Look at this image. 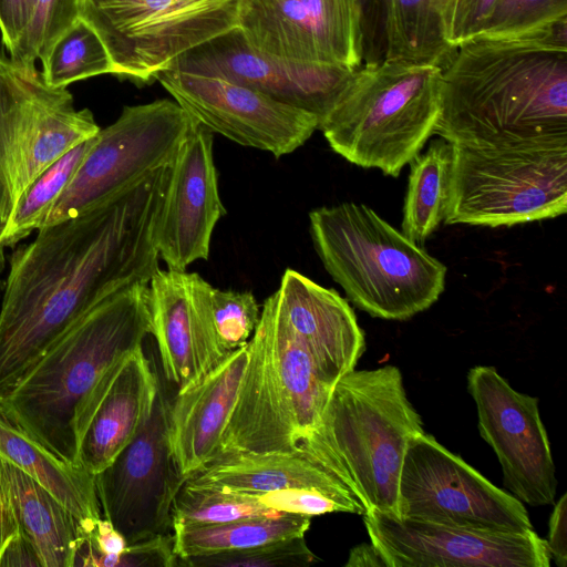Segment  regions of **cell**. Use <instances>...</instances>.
Segmentation results:
<instances>
[{"mask_svg":"<svg viewBox=\"0 0 567 567\" xmlns=\"http://www.w3.org/2000/svg\"><path fill=\"white\" fill-rule=\"evenodd\" d=\"M169 165L40 228L13 251L0 309V396L91 308L150 284L159 269L155 230Z\"/></svg>","mask_w":567,"mask_h":567,"instance_id":"obj_1","label":"cell"},{"mask_svg":"<svg viewBox=\"0 0 567 567\" xmlns=\"http://www.w3.org/2000/svg\"><path fill=\"white\" fill-rule=\"evenodd\" d=\"M433 134L466 147L567 145V18L455 48Z\"/></svg>","mask_w":567,"mask_h":567,"instance_id":"obj_2","label":"cell"},{"mask_svg":"<svg viewBox=\"0 0 567 567\" xmlns=\"http://www.w3.org/2000/svg\"><path fill=\"white\" fill-rule=\"evenodd\" d=\"M152 332L148 284L104 298L0 396V412L59 458L78 464L75 420L101 381Z\"/></svg>","mask_w":567,"mask_h":567,"instance_id":"obj_3","label":"cell"},{"mask_svg":"<svg viewBox=\"0 0 567 567\" xmlns=\"http://www.w3.org/2000/svg\"><path fill=\"white\" fill-rule=\"evenodd\" d=\"M423 432L401 371L386 364L341 377L320 423L297 449L343 483L365 513L399 516L403 458L410 441Z\"/></svg>","mask_w":567,"mask_h":567,"instance_id":"obj_4","label":"cell"},{"mask_svg":"<svg viewBox=\"0 0 567 567\" xmlns=\"http://www.w3.org/2000/svg\"><path fill=\"white\" fill-rule=\"evenodd\" d=\"M309 223L326 270L370 316L406 320L444 291L446 267L367 205L320 207Z\"/></svg>","mask_w":567,"mask_h":567,"instance_id":"obj_5","label":"cell"},{"mask_svg":"<svg viewBox=\"0 0 567 567\" xmlns=\"http://www.w3.org/2000/svg\"><path fill=\"white\" fill-rule=\"evenodd\" d=\"M441 72L437 64L389 59L360 66L318 130L348 162L396 177L433 135Z\"/></svg>","mask_w":567,"mask_h":567,"instance_id":"obj_6","label":"cell"},{"mask_svg":"<svg viewBox=\"0 0 567 567\" xmlns=\"http://www.w3.org/2000/svg\"><path fill=\"white\" fill-rule=\"evenodd\" d=\"M454 146L445 225L511 227L567 210V145Z\"/></svg>","mask_w":567,"mask_h":567,"instance_id":"obj_7","label":"cell"},{"mask_svg":"<svg viewBox=\"0 0 567 567\" xmlns=\"http://www.w3.org/2000/svg\"><path fill=\"white\" fill-rule=\"evenodd\" d=\"M239 0H80L120 79L147 84L189 50L238 25Z\"/></svg>","mask_w":567,"mask_h":567,"instance_id":"obj_8","label":"cell"},{"mask_svg":"<svg viewBox=\"0 0 567 567\" xmlns=\"http://www.w3.org/2000/svg\"><path fill=\"white\" fill-rule=\"evenodd\" d=\"M100 128L89 109H75L65 87L47 85L41 72L0 49V234L25 188Z\"/></svg>","mask_w":567,"mask_h":567,"instance_id":"obj_9","label":"cell"},{"mask_svg":"<svg viewBox=\"0 0 567 567\" xmlns=\"http://www.w3.org/2000/svg\"><path fill=\"white\" fill-rule=\"evenodd\" d=\"M194 122L174 100L124 106L115 122L100 128L95 143L51 206L42 227L72 218L169 165Z\"/></svg>","mask_w":567,"mask_h":567,"instance_id":"obj_10","label":"cell"},{"mask_svg":"<svg viewBox=\"0 0 567 567\" xmlns=\"http://www.w3.org/2000/svg\"><path fill=\"white\" fill-rule=\"evenodd\" d=\"M401 518L501 532L533 530L523 503L425 432L406 449L398 489Z\"/></svg>","mask_w":567,"mask_h":567,"instance_id":"obj_11","label":"cell"},{"mask_svg":"<svg viewBox=\"0 0 567 567\" xmlns=\"http://www.w3.org/2000/svg\"><path fill=\"white\" fill-rule=\"evenodd\" d=\"M169 403L159 384L147 422L114 461L95 474L102 516L128 544L173 532L174 499L187 478L169 445Z\"/></svg>","mask_w":567,"mask_h":567,"instance_id":"obj_12","label":"cell"},{"mask_svg":"<svg viewBox=\"0 0 567 567\" xmlns=\"http://www.w3.org/2000/svg\"><path fill=\"white\" fill-rule=\"evenodd\" d=\"M363 516L370 543L385 567H549L536 532L461 527L371 511Z\"/></svg>","mask_w":567,"mask_h":567,"instance_id":"obj_13","label":"cell"},{"mask_svg":"<svg viewBox=\"0 0 567 567\" xmlns=\"http://www.w3.org/2000/svg\"><path fill=\"white\" fill-rule=\"evenodd\" d=\"M156 80L209 132L275 157L298 150L319 127L313 113L221 78L167 70Z\"/></svg>","mask_w":567,"mask_h":567,"instance_id":"obj_14","label":"cell"},{"mask_svg":"<svg viewBox=\"0 0 567 567\" xmlns=\"http://www.w3.org/2000/svg\"><path fill=\"white\" fill-rule=\"evenodd\" d=\"M467 390L480 435L499 461L504 487L527 505L554 504L557 478L538 399L513 389L491 365L468 371Z\"/></svg>","mask_w":567,"mask_h":567,"instance_id":"obj_15","label":"cell"},{"mask_svg":"<svg viewBox=\"0 0 567 567\" xmlns=\"http://www.w3.org/2000/svg\"><path fill=\"white\" fill-rule=\"evenodd\" d=\"M237 27L252 48L275 58L361 66L359 0H239Z\"/></svg>","mask_w":567,"mask_h":567,"instance_id":"obj_16","label":"cell"},{"mask_svg":"<svg viewBox=\"0 0 567 567\" xmlns=\"http://www.w3.org/2000/svg\"><path fill=\"white\" fill-rule=\"evenodd\" d=\"M169 70L221 78L255 89L313 113L320 122L354 71L300 64L265 54L245 40L238 27L184 53Z\"/></svg>","mask_w":567,"mask_h":567,"instance_id":"obj_17","label":"cell"},{"mask_svg":"<svg viewBox=\"0 0 567 567\" xmlns=\"http://www.w3.org/2000/svg\"><path fill=\"white\" fill-rule=\"evenodd\" d=\"M225 214L213 133L195 121L169 165L156 223V247L167 269L184 271L206 260L214 228Z\"/></svg>","mask_w":567,"mask_h":567,"instance_id":"obj_18","label":"cell"},{"mask_svg":"<svg viewBox=\"0 0 567 567\" xmlns=\"http://www.w3.org/2000/svg\"><path fill=\"white\" fill-rule=\"evenodd\" d=\"M159 384L142 347L124 358L78 414V464L94 475L109 466L150 419Z\"/></svg>","mask_w":567,"mask_h":567,"instance_id":"obj_19","label":"cell"},{"mask_svg":"<svg viewBox=\"0 0 567 567\" xmlns=\"http://www.w3.org/2000/svg\"><path fill=\"white\" fill-rule=\"evenodd\" d=\"M271 297L326 384L333 388L354 370L365 350V338L348 300L290 268Z\"/></svg>","mask_w":567,"mask_h":567,"instance_id":"obj_20","label":"cell"},{"mask_svg":"<svg viewBox=\"0 0 567 567\" xmlns=\"http://www.w3.org/2000/svg\"><path fill=\"white\" fill-rule=\"evenodd\" d=\"M248 346V363L215 457L297 450L299 439L287 395L259 321Z\"/></svg>","mask_w":567,"mask_h":567,"instance_id":"obj_21","label":"cell"},{"mask_svg":"<svg viewBox=\"0 0 567 567\" xmlns=\"http://www.w3.org/2000/svg\"><path fill=\"white\" fill-rule=\"evenodd\" d=\"M248 359L247 342L169 403V445L186 478L217 455Z\"/></svg>","mask_w":567,"mask_h":567,"instance_id":"obj_22","label":"cell"},{"mask_svg":"<svg viewBox=\"0 0 567 567\" xmlns=\"http://www.w3.org/2000/svg\"><path fill=\"white\" fill-rule=\"evenodd\" d=\"M195 272L158 269L148 284L152 332L164 373L182 392L217 367L218 359L197 308Z\"/></svg>","mask_w":567,"mask_h":567,"instance_id":"obj_23","label":"cell"},{"mask_svg":"<svg viewBox=\"0 0 567 567\" xmlns=\"http://www.w3.org/2000/svg\"><path fill=\"white\" fill-rule=\"evenodd\" d=\"M185 483L245 494L303 488L357 499L343 483L300 449L219 455Z\"/></svg>","mask_w":567,"mask_h":567,"instance_id":"obj_24","label":"cell"},{"mask_svg":"<svg viewBox=\"0 0 567 567\" xmlns=\"http://www.w3.org/2000/svg\"><path fill=\"white\" fill-rule=\"evenodd\" d=\"M0 475L19 529L31 542L42 567H74L80 522L51 493L0 456Z\"/></svg>","mask_w":567,"mask_h":567,"instance_id":"obj_25","label":"cell"},{"mask_svg":"<svg viewBox=\"0 0 567 567\" xmlns=\"http://www.w3.org/2000/svg\"><path fill=\"white\" fill-rule=\"evenodd\" d=\"M0 456L38 482L80 523L102 517L95 475L59 458L1 412Z\"/></svg>","mask_w":567,"mask_h":567,"instance_id":"obj_26","label":"cell"},{"mask_svg":"<svg viewBox=\"0 0 567 567\" xmlns=\"http://www.w3.org/2000/svg\"><path fill=\"white\" fill-rule=\"evenodd\" d=\"M259 323L287 395L299 444L320 423L333 388L321 380L307 351L278 315L271 296L262 305Z\"/></svg>","mask_w":567,"mask_h":567,"instance_id":"obj_27","label":"cell"},{"mask_svg":"<svg viewBox=\"0 0 567 567\" xmlns=\"http://www.w3.org/2000/svg\"><path fill=\"white\" fill-rule=\"evenodd\" d=\"M410 164L402 233L422 244L444 221L452 195L454 146L440 137Z\"/></svg>","mask_w":567,"mask_h":567,"instance_id":"obj_28","label":"cell"},{"mask_svg":"<svg viewBox=\"0 0 567 567\" xmlns=\"http://www.w3.org/2000/svg\"><path fill=\"white\" fill-rule=\"evenodd\" d=\"M309 516L277 515L173 530L178 558L246 549L275 540L305 536Z\"/></svg>","mask_w":567,"mask_h":567,"instance_id":"obj_29","label":"cell"},{"mask_svg":"<svg viewBox=\"0 0 567 567\" xmlns=\"http://www.w3.org/2000/svg\"><path fill=\"white\" fill-rule=\"evenodd\" d=\"M452 52L442 37L434 0H389L385 59L442 66Z\"/></svg>","mask_w":567,"mask_h":567,"instance_id":"obj_30","label":"cell"},{"mask_svg":"<svg viewBox=\"0 0 567 567\" xmlns=\"http://www.w3.org/2000/svg\"><path fill=\"white\" fill-rule=\"evenodd\" d=\"M194 292L213 348L223 361L252 336L260 318L259 305L250 291L220 290L196 272Z\"/></svg>","mask_w":567,"mask_h":567,"instance_id":"obj_31","label":"cell"},{"mask_svg":"<svg viewBox=\"0 0 567 567\" xmlns=\"http://www.w3.org/2000/svg\"><path fill=\"white\" fill-rule=\"evenodd\" d=\"M95 140L96 135L69 150L25 188L0 234L4 248L42 227L51 206L72 181Z\"/></svg>","mask_w":567,"mask_h":567,"instance_id":"obj_32","label":"cell"},{"mask_svg":"<svg viewBox=\"0 0 567 567\" xmlns=\"http://www.w3.org/2000/svg\"><path fill=\"white\" fill-rule=\"evenodd\" d=\"M41 64L44 83L54 89L113 72L104 43L81 18L55 40Z\"/></svg>","mask_w":567,"mask_h":567,"instance_id":"obj_33","label":"cell"},{"mask_svg":"<svg viewBox=\"0 0 567 567\" xmlns=\"http://www.w3.org/2000/svg\"><path fill=\"white\" fill-rule=\"evenodd\" d=\"M249 495L184 484L172 509V529L277 515Z\"/></svg>","mask_w":567,"mask_h":567,"instance_id":"obj_34","label":"cell"},{"mask_svg":"<svg viewBox=\"0 0 567 567\" xmlns=\"http://www.w3.org/2000/svg\"><path fill=\"white\" fill-rule=\"evenodd\" d=\"M80 19V0H32L29 20L14 50L17 64L37 70L55 40Z\"/></svg>","mask_w":567,"mask_h":567,"instance_id":"obj_35","label":"cell"},{"mask_svg":"<svg viewBox=\"0 0 567 567\" xmlns=\"http://www.w3.org/2000/svg\"><path fill=\"white\" fill-rule=\"evenodd\" d=\"M319 561L305 536L210 555L178 558V567H305Z\"/></svg>","mask_w":567,"mask_h":567,"instance_id":"obj_36","label":"cell"},{"mask_svg":"<svg viewBox=\"0 0 567 567\" xmlns=\"http://www.w3.org/2000/svg\"><path fill=\"white\" fill-rule=\"evenodd\" d=\"M564 18H567V0H499L480 35L514 34Z\"/></svg>","mask_w":567,"mask_h":567,"instance_id":"obj_37","label":"cell"},{"mask_svg":"<svg viewBox=\"0 0 567 567\" xmlns=\"http://www.w3.org/2000/svg\"><path fill=\"white\" fill-rule=\"evenodd\" d=\"M499 0H434L439 27L445 43L454 50L478 37L488 25Z\"/></svg>","mask_w":567,"mask_h":567,"instance_id":"obj_38","label":"cell"},{"mask_svg":"<svg viewBox=\"0 0 567 567\" xmlns=\"http://www.w3.org/2000/svg\"><path fill=\"white\" fill-rule=\"evenodd\" d=\"M359 6L361 66H370L385 59L389 0H359Z\"/></svg>","mask_w":567,"mask_h":567,"instance_id":"obj_39","label":"cell"},{"mask_svg":"<svg viewBox=\"0 0 567 567\" xmlns=\"http://www.w3.org/2000/svg\"><path fill=\"white\" fill-rule=\"evenodd\" d=\"M32 0H0V32L2 44L14 50L29 20Z\"/></svg>","mask_w":567,"mask_h":567,"instance_id":"obj_40","label":"cell"},{"mask_svg":"<svg viewBox=\"0 0 567 567\" xmlns=\"http://www.w3.org/2000/svg\"><path fill=\"white\" fill-rule=\"evenodd\" d=\"M567 494L555 504L548 522L547 539H544L558 567H566L567 563Z\"/></svg>","mask_w":567,"mask_h":567,"instance_id":"obj_41","label":"cell"},{"mask_svg":"<svg viewBox=\"0 0 567 567\" xmlns=\"http://www.w3.org/2000/svg\"><path fill=\"white\" fill-rule=\"evenodd\" d=\"M17 566L42 567L35 548L20 529L0 553V567Z\"/></svg>","mask_w":567,"mask_h":567,"instance_id":"obj_42","label":"cell"},{"mask_svg":"<svg viewBox=\"0 0 567 567\" xmlns=\"http://www.w3.org/2000/svg\"><path fill=\"white\" fill-rule=\"evenodd\" d=\"M18 529L13 507L0 475V553Z\"/></svg>","mask_w":567,"mask_h":567,"instance_id":"obj_43","label":"cell"},{"mask_svg":"<svg viewBox=\"0 0 567 567\" xmlns=\"http://www.w3.org/2000/svg\"><path fill=\"white\" fill-rule=\"evenodd\" d=\"M347 567L353 566H384L382 558L371 543H362L353 547L350 551Z\"/></svg>","mask_w":567,"mask_h":567,"instance_id":"obj_44","label":"cell"},{"mask_svg":"<svg viewBox=\"0 0 567 567\" xmlns=\"http://www.w3.org/2000/svg\"><path fill=\"white\" fill-rule=\"evenodd\" d=\"M4 247L0 244V287H1V274L4 268Z\"/></svg>","mask_w":567,"mask_h":567,"instance_id":"obj_45","label":"cell"}]
</instances>
